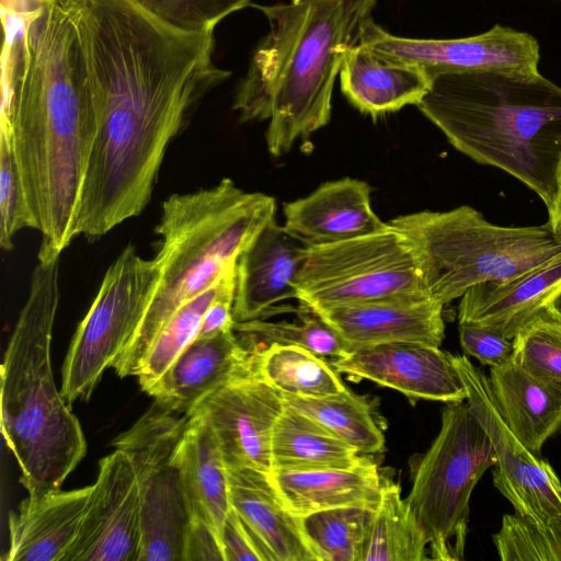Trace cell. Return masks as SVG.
<instances>
[{
  "mask_svg": "<svg viewBox=\"0 0 561 561\" xmlns=\"http://www.w3.org/2000/svg\"><path fill=\"white\" fill-rule=\"evenodd\" d=\"M557 184H558L557 197H556L553 208L548 213L549 214L548 224L550 225L554 234L561 240V161H560L559 168H558Z\"/></svg>",
  "mask_w": 561,
  "mask_h": 561,
  "instance_id": "obj_42",
  "label": "cell"
},
{
  "mask_svg": "<svg viewBox=\"0 0 561 561\" xmlns=\"http://www.w3.org/2000/svg\"><path fill=\"white\" fill-rule=\"evenodd\" d=\"M23 228H31L22 185L18 173L11 140L0 133V245L13 249V238Z\"/></svg>",
  "mask_w": 561,
  "mask_h": 561,
  "instance_id": "obj_37",
  "label": "cell"
},
{
  "mask_svg": "<svg viewBox=\"0 0 561 561\" xmlns=\"http://www.w3.org/2000/svg\"><path fill=\"white\" fill-rule=\"evenodd\" d=\"M272 472L351 468L363 456L310 416L285 404L272 433Z\"/></svg>",
  "mask_w": 561,
  "mask_h": 561,
  "instance_id": "obj_27",
  "label": "cell"
},
{
  "mask_svg": "<svg viewBox=\"0 0 561 561\" xmlns=\"http://www.w3.org/2000/svg\"><path fill=\"white\" fill-rule=\"evenodd\" d=\"M234 270L236 267L227 272L209 289L180 307L158 332L136 375L146 393L197 339L205 311L220 294Z\"/></svg>",
  "mask_w": 561,
  "mask_h": 561,
  "instance_id": "obj_31",
  "label": "cell"
},
{
  "mask_svg": "<svg viewBox=\"0 0 561 561\" xmlns=\"http://www.w3.org/2000/svg\"><path fill=\"white\" fill-rule=\"evenodd\" d=\"M459 341L463 352L481 364L495 367L506 363L513 354V339L477 323L460 322Z\"/></svg>",
  "mask_w": 561,
  "mask_h": 561,
  "instance_id": "obj_38",
  "label": "cell"
},
{
  "mask_svg": "<svg viewBox=\"0 0 561 561\" xmlns=\"http://www.w3.org/2000/svg\"><path fill=\"white\" fill-rule=\"evenodd\" d=\"M234 289L236 270L229 275L222 290L205 311L197 339L213 337L232 329Z\"/></svg>",
  "mask_w": 561,
  "mask_h": 561,
  "instance_id": "obj_40",
  "label": "cell"
},
{
  "mask_svg": "<svg viewBox=\"0 0 561 561\" xmlns=\"http://www.w3.org/2000/svg\"><path fill=\"white\" fill-rule=\"evenodd\" d=\"M252 375L253 353L231 329L196 339L148 394L164 407L187 413L210 393Z\"/></svg>",
  "mask_w": 561,
  "mask_h": 561,
  "instance_id": "obj_19",
  "label": "cell"
},
{
  "mask_svg": "<svg viewBox=\"0 0 561 561\" xmlns=\"http://www.w3.org/2000/svg\"><path fill=\"white\" fill-rule=\"evenodd\" d=\"M488 380L504 422L539 456L545 443L561 433V382L529 374L512 357L491 367Z\"/></svg>",
  "mask_w": 561,
  "mask_h": 561,
  "instance_id": "obj_24",
  "label": "cell"
},
{
  "mask_svg": "<svg viewBox=\"0 0 561 561\" xmlns=\"http://www.w3.org/2000/svg\"><path fill=\"white\" fill-rule=\"evenodd\" d=\"M358 44L387 61L419 67L432 79L477 70L536 73L540 58L536 37L500 24L462 38H410L389 33L370 16L362 26Z\"/></svg>",
  "mask_w": 561,
  "mask_h": 561,
  "instance_id": "obj_11",
  "label": "cell"
},
{
  "mask_svg": "<svg viewBox=\"0 0 561 561\" xmlns=\"http://www.w3.org/2000/svg\"><path fill=\"white\" fill-rule=\"evenodd\" d=\"M148 13L181 32H214L231 13L251 5V0H135Z\"/></svg>",
  "mask_w": 561,
  "mask_h": 561,
  "instance_id": "obj_36",
  "label": "cell"
},
{
  "mask_svg": "<svg viewBox=\"0 0 561 561\" xmlns=\"http://www.w3.org/2000/svg\"><path fill=\"white\" fill-rule=\"evenodd\" d=\"M225 561L220 539L206 524L191 519L184 541L183 561Z\"/></svg>",
  "mask_w": 561,
  "mask_h": 561,
  "instance_id": "obj_41",
  "label": "cell"
},
{
  "mask_svg": "<svg viewBox=\"0 0 561 561\" xmlns=\"http://www.w3.org/2000/svg\"><path fill=\"white\" fill-rule=\"evenodd\" d=\"M59 263L60 255L38 257L1 366V433L28 494L59 489L88 447L51 368Z\"/></svg>",
  "mask_w": 561,
  "mask_h": 561,
  "instance_id": "obj_4",
  "label": "cell"
},
{
  "mask_svg": "<svg viewBox=\"0 0 561 561\" xmlns=\"http://www.w3.org/2000/svg\"><path fill=\"white\" fill-rule=\"evenodd\" d=\"M285 409L280 392L252 375L199 401L190 415L210 426L227 467L272 472V433Z\"/></svg>",
  "mask_w": 561,
  "mask_h": 561,
  "instance_id": "obj_14",
  "label": "cell"
},
{
  "mask_svg": "<svg viewBox=\"0 0 561 561\" xmlns=\"http://www.w3.org/2000/svg\"><path fill=\"white\" fill-rule=\"evenodd\" d=\"M443 308L444 305L420 294L312 311L333 328L353 351L388 343L439 347L445 336Z\"/></svg>",
  "mask_w": 561,
  "mask_h": 561,
  "instance_id": "obj_16",
  "label": "cell"
},
{
  "mask_svg": "<svg viewBox=\"0 0 561 561\" xmlns=\"http://www.w3.org/2000/svg\"><path fill=\"white\" fill-rule=\"evenodd\" d=\"M330 363L340 374L398 390L411 402L423 399L460 403L467 398L453 355L436 346L379 344L353 350Z\"/></svg>",
  "mask_w": 561,
  "mask_h": 561,
  "instance_id": "obj_15",
  "label": "cell"
},
{
  "mask_svg": "<svg viewBox=\"0 0 561 561\" xmlns=\"http://www.w3.org/2000/svg\"><path fill=\"white\" fill-rule=\"evenodd\" d=\"M306 250L275 218L268 221L237 260L233 320L262 319L274 305L297 299L295 283Z\"/></svg>",
  "mask_w": 561,
  "mask_h": 561,
  "instance_id": "obj_17",
  "label": "cell"
},
{
  "mask_svg": "<svg viewBox=\"0 0 561 561\" xmlns=\"http://www.w3.org/2000/svg\"><path fill=\"white\" fill-rule=\"evenodd\" d=\"M272 483L296 517L341 507L375 511L381 499L382 474L367 457L351 468L273 471Z\"/></svg>",
  "mask_w": 561,
  "mask_h": 561,
  "instance_id": "obj_23",
  "label": "cell"
},
{
  "mask_svg": "<svg viewBox=\"0 0 561 561\" xmlns=\"http://www.w3.org/2000/svg\"><path fill=\"white\" fill-rule=\"evenodd\" d=\"M493 542L503 561H561V514L545 525L504 515Z\"/></svg>",
  "mask_w": 561,
  "mask_h": 561,
  "instance_id": "obj_35",
  "label": "cell"
},
{
  "mask_svg": "<svg viewBox=\"0 0 561 561\" xmlns=\"http://www.w3.org/2000/svg\"><path fill=\"white\" fill-rule=\"evenodd\" d=\"M559 1H561V0H559Z\"/></svg>",
  "mask_w": 561,
  "mask_h": 561,
  "instance_id": "obj_45",
  "label": "cell"
},
{
  "mask_svg": "<svg viewBox=\"0 0 561 561\" xmlns=\"http://www.w3.org/2000/svg\"><path fill=\"white\" fill-rule=\"evenodd\" d=\"M378 0H289L251 3L268 22L232 108L241 123L270 119V153L278 157L331 118L332 93L347 51Z\"/></svg>",
  "mask_w": 561,
  "mask_h": 561,
  "instance_id": "obj_2",
  "label": "cell"
},
{
  "mask_svg": "<svg viewBox=\"0 0 561 561\" xmlns=\"http://www.w3.org/2000/svg\"><path fill=\"white\" fill-rule=\"evenodd\" d=\"M375 511L341 507L307 515L301 520L317 561H359Z\"/></svg>",
  "mask_w": 561,
  "mask_h": 561,
  "instance_id": "obj_33",
  "label": "cell"
},
{
  "mask_svg": "<svg viewBox=\"0 0 561 561\" xmlns=\"http://www.w3.org/2000/svg\"><path fill=\"white\" fill-rule=\"evenodd\" d=\"M339 76L348 103L373 118L417 105L433 80L421 68L381 59L358 43L347 51Z\"/></svg>",
  "mask_w": 561,
  "mask_h": 561,
  "instance_id": "obj_25",
  "label": "cell"
},
{
  "mask_svg": "<svg viewBox=\"0 0 561 561\" xmlns=\"http://www.w3.org/2000/svg\"><path fill=\"white\" fill-rule=\"evenodd\" d=\"M275 213L273 196L245 192L228 178L163 202L156 229L162 275L137 331L111 365L121 378L137 375L167 321L234 268L239 255Z\"/></svg>",
  "mask_w": 561,
  "mask_h": 561,
  "instance_id": "obj_5",
  "label": "cell"
},
{
  "mask_svg": "<svg viewBox=\"0 0 561 561\" xmlns=\"http://www.w3.org/2000/svg\"><path fill=\"white\" fill-rule=\"evenodd\" d=\"M140 497L131 462L118 449L99 462L96 481L65 561H138Z\"/></svg>",
  "mask_w": 561,
  "mask_h": 561,
  "instance_id": "obj_13",
  "label": "cell"
},
{
  "mask_svg": "<svg viewBox=\"0 0 561 561\" xmlns=\"http://www.w3.org/2000/svg\"><path fill=\"white\" fill-rule=\"evenodd\" d=\"M43 0H1V12L22 13L41 3Z\"/></svg>",
  "mask_w": 561,
  "mask_h": 561,
  "instance_id": "obj_43",
  "label": "cell"
},
{
  "mask_svg": "<svg viewBox=\"0 0 561 561\" xmlns=\"http://www.w3.org/2000/svg\"><path fill=\"white\" fill-rule=\"evenodd\" d=\"M449 144L501 169L553 208L561 161V87L536 73L438 75L416 105Z\"/></svg>",
  "mask_w": 561,
  "mask_h": 561,
  "instance_id": "obj_3",
  "label": "cell"
},
{
  "mask_svg": "<svg viewBox=\"0 0 561 561\" xmlns=\"http://www.w3.org/2000/svg\"><path fill=\"white\" fill-rule=\"evenodd\" d=\"M92 484L28 494L9 516L5 561H65L82 523Z\"/></svg>",
  "mask_w": 561,
  "mask_h": 561,
  "instance_id": "obj_20",
  "label": "cell"
},
{
  "mask_svg": "<svg viewBox=\"0 0 561 561\" xmlns=\"http://www.w3.org/2000/svg\"><path fill=\"white\" fill-rule=\"evenodd\" d=\"M253 369L282 394L321 398L346 389L331 363L298 345L274 343L254 352Z\"/></svg>",
  "mask_w": 561,
  "mask_h": 561,
  "instance_id": "obj_29",
  "label": "cell"
},
{
  "mask_svg": "<svg viewBox=\"0 0 561 561\" xmlns=\"http://www.w3.org/2000/svg\"><path fill=\"white\" fill-rule=\"evenodd\" d=\"M495 463L491 440L468 402L447 403L437 436L412 465L407 497L425 533L432 560L463 558L471 493Z\"/></svg>",
  "mask_w": 561,
  "mask_h": 561,
  "instance_id": "obj_7",
  "label": "cell"
},
{
  "mask_svg": "<svg viewBox=\"0 0 561 561\" xmlns=\"http://www.w3.org/2000/svg\"><path fill=\"white\" fill-rule=\"evenodd\" d=\"M512 360L531 375L561 382V319L546 306L526 319L513 337Z\"/></svg>",
  "mask_w": 561,
  "mask_h": 561,
  "instance_id": "obj_34",
  "label": "cell"
},
{
  "mask_svg": "<svg viewBox=\"0 0 561 561\" xmlns=\"http://www.w3.org/2000/svg\"><path fill=\"white\" fill-rule=\"evenodd\" d=\"M546 307L553 312L558 318L561 319V288L554 294V296L548 301Z\"/></svg>",
  "mask_w": 561,
  "mask_h": 561,
  "instance_id": "obj_44",
  "label": "cell"
},
{
  "mask_svg": "<svg viewBox=\"0 0 561 561\" xmlns=\"http://www.w3.org/2000/svg\"><path fill=\"white\" fill-rule=\"evenodd\" d=\"M295 285L297 299L311 310L425 294L404 239L390 225L375 233L307 247Z\"/></svg>",
  "mask_w": 561,
  "mask_h": 561,
  "instance_id": "obj_10",
  "label": "cell"
},
{
  "mask_svg": "<svg viewBox=\"0 0 561 561\" xmlns=\"http://www.w3.org/2000/svg\"><path fill=\"white\" fill-rule=\"evenodd\" d=\"M388 224L404 239L424 293L444 306L477 284L518 276L561 254L548 222L503 227L470 206L401 215Z\"/></svg>",
  "mask_w": 561,
  "mask_h": 561,
  "instance_id": "obj_6",
  "label": "cell"
},
{
  "mask_svg": "<svg viewBox=\"0 0 561 561\" xmlns=\"http://www.w3.org/2000/svg\"><path fill=\"white\" fill-rule=\"evenodd\" d=\"M425 533L402 499L400 485L382 476L381 499L362 546L359 561L428 560Z\"/></svg>",
  "mask_w": 561,
  "mask_h": 561,
  "instance_id": "obj_28",
  "label": "cell"
},
{
  "mask_svg": "<svg viewBox=\"0 0 561 561\" xmlns=\"http://www.w3.org/2000/svg\"><path fill=\"white\" fill-rule=\"evenodd\" d=\"M561 288V254L518 276L470 287L461 297L458 321L477 323L513 339L520 324Z\"/></svg>",
  "mask_w": 561,
  "mask_h": 561,
  "instance_id": "obj_22",
  "label": "cell"
},
{
  "mask_svg": "<svg viewBox=\"0 0 561 561\" xmlns=\"http://www.w3.org/2000/svg\"><path fill=\"white\" fill-rule=\"evenodd\" d=\"M161 275L158 256L144 259L133 244L107 268L64 362L60 390L68 404L90 399L104 370L137 331Z\"/></svg>",
  "mask_w": 561,
  "mask_h": 561,
  "instance_id": "obj_9",
  "label": "cell"
},
{
  "mask_svg": "<svg viewBox=\"0 0 561 561\" xmlns=\"http://www.w3.org/2000/svg\"><path fill=\"white\" fill-rule=\"evenodd\" d=\"M179 462L191 519L209 526L221 542L224 522L231 507L227 466L210 426L198 415H190Z\"/></svg>",
  "mask_w": 561,
  "mask_h": 561,
  "instance_id": "obj_26",
  "label": "cell"
},
{
  "mask_svg": "<svg viewBox=\"0 0 561 561\" xmlns=\"http://www.w3.org/2000/svg\"><path fill=\"white\" fill-rule=\"evenodd\" d=\"M299 317V322L234 321L232 329L242 345L252 353L274 343L302 346L323 357L339 358L352 352L333 328L302 304Z\"/></svg>",
  "mask_w": 561,
  "mask_h": 561,
  "instance_id": "obj_32",
  "label": "cell"
},
{
  "mask_svg": "<svg viewBox=\"0 0 561 561\" xmlns=\"http://www.w3.org/2000/svg\"><path fill=\"white\" fill-rule=\"evenodd\" d=\"M472 413L493 446V483L515 514L539 525L561 514V482L552 467L531 453L504 422L488 377L465 356L453 355Z\"/></svg>",
  "mask_w": 561,
  "mask_h": 561,
  "instance_id": "obj_12",
  "label": "cell"
},
{
  "mask_svg": "<svg viewBox=\"0 0 561 561\" xmlns=\"http://www.w3.org/2000/svg\"><path fill=\"white\" fill-rule=\"evenodd\" d=\"M221 547L225 561H265L254 537L232 507L224 522Z\"/></svg>",
  "mask_w": 561,
  "mask_h": 561,
  "instance_id": "obj_39",
  "label": "cell"
},
{
  "mask_svg": "<svg viewBox=\"0 0 561 561\" xmlns=\"http://www.w3.org/2000/svg\"><path fill=\"white\" fill-rule=\"evenodd\" d=\"M0 133L5 134L37 257L60 255L78 236L82 185L99 113L77 30L56 0L1 12Z\"/></svg>",
  "mask_w": 561,
  "mask_h": 561,
  "instance_id": "obj_1",
  "label": "cell"
},
{
  "mask_svg": "<svg viewBox=\"0 0 561 561\" xmlns=\"http://www.w3.org/2000/svg\"><path fill=\"white\" fill-rule=\"evenodd\" d=\"M371 187L343 178L284 205V227L307 247L344 241L389 228L374 211Z\"/></svg>",
  "mask_w": 561,
  "mask_h": 561,
  "instance_id": "obj_18",
  "label": "cell"
},
{
  "mask_svg": "<svg viewBox=\"0 0 561 561\" xmlns=\"http://www.w3.org/2000/svg\"><path fill=\"white\" fill-rule=\"evenodd\" d=\"M190 423L187 413L157 401L127 431L113 440L135 470L139 497L141 541L138 561H183L191 520L179 448Z\"/></svg>",
  "mask_w": 561,
  "mask_h": 561,
  "instance_id": "obj_8",
  "label": "cell"
},
{
  "mask_svg": "<svg viewBox=\"0 0 561 561\" xmlns=\"http://www.w3.org/2000/svg\"><path fill=\"white\" fill-rule=\"evenodd\" d=\"M286 405L310 416L341 439L357 449L360 455L382 450L385 436L378 425L371 405L362 396L347 388L339 393L321 398H301L282 394Z\"/></svg>",
  "mask_w": 561,
  "mask_h": 561,
  "instance_id": "obj_30",
  "label": "cell"
},
{
  "mask_svg": "<svg viewBox=\"0 0 561 561\" xmlns=\"http://www.w3.org/2000/svg\"><path fill=\"white\" fill-rule=\"evenodd\" d=\"M230 506L254 537L265 561H317L300 518L284 505L270 473L227 467Z\"/></svg>",
  "mask_w": 561,
  "mask_h": 561,
  "instance_id": "obj_21",
  "label": "cell"
}]
</instances>
